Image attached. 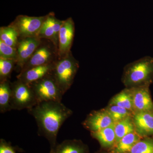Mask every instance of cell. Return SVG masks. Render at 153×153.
Here are the masks:
<instances>
[{
	"mask_svg": "<svg viewBox=\"0 0 153 153\" xmlns=\"http://www.w3.org/2000/svg\"><path fill=\"white\" fill-rule=\"evenodd\" d=\"M27 111L35 119L38 134L48 140L51 148L57 144L59 130L73 113L61 102L55 101L39 102Z\"/></svg>",
	"mask_w": 153,
	"mask_h": 153,
	"instance_id": "6da1fadb",
	"label": "cell"
},
{
	"mask_svg": "<svg viewBox=\"0 0 153 153\" xmlns=\"http://www.w3.org/2000/svg\"><path fill=\"white\" fill-rule=\"evenodd\" d=\"M122 81L128 88L149 86L153 82V57L146 56L128 64Z\"/></svg>",
	"mask_w": 153,
	"mask_h": 153,
	"instance_id": "7a4b0ae2",
	"label": "cell"
},
{
	"mask_svg": "<svg viewBox=\"0 0 153 153\" xmlns=\"http://www.w3.org/2000/svg\"><path fill=\"white\" fill-rule=\"evenodd\" d=\"M79 67L71 52L54 63L51 74L63 94L71 87Z\"/></svg>",
	"mask_w": 153,
	"mask_h": 153,
	"instance_id": "3957f363",
	"label": "cell"
},
{
	"mask_svg": "<svg viewBox=\"0 0 153 153\" xmlns=\"http://www.w3.org/2000/svg\"><path fill=\"white\" fill-rule=\"evenodd\" d=\"M30 85L38 103L44 101L61 102L64 95L51 73Z\"/></svg>",
	"mask_w": 153,
	"mask_h": 153,
	"instance_id": "277c9868",
	"label": "cell"
},
{
	"mask_svg": "<svg viewBox=\"0 0 153 153\" xmlns=\"http://www.w3.org/2000/svg\"><path fill=\"white\" fill-rule=\"evenodd\" d=\"M11 87L12 110H28L38 104L34 92L29 84L18 79L11 83Z\"/></svg>",
	"mask_w": 153,
	"mask_h": 153,
	"instance_id": "5b68a950",
	"label": "cell"
},
{
	"mask_svg": "<svg viewBox=\"0 0 153 153\" xmlns=\"http://www.w3.org/2000/svg\"><path fill=\"white\" fill-rule=\"evenodd\" d=\"M47 15L31 17L24 15L18 16L10 26L16 30L19 36L23 38L38 37Z\"/></svg>",
	"mask_w": 153,
	"mask_h": 153,
	"instance_id": "8992f818",
	"label": "cell"
},
{
	"mask_svg": "<svg viewBox=\"0 0 153 153\" xmlns=\"http://www.w3.org/2000/svg\"><path fill=\"white\" fill-rule=\"evenodd\" d=\"M75 26L73 19L68 18L63 22L59 34L58 54L60 58L65 57L71 52L74 40Z\"/></svg>",
	"mask_w": 153,
	"mask_h": 153,
	"instance_id": "52a82bcc",
	"label": "cell"
},
{
	"mask_svg": "<svg viewBox=\"0 0 153 153\" xmlns=\"http://www.w3.org/2000/svg\"><path fill=\"white\" fill-rule=\"evenodd\" d=\"M41 44V38L38 37L23 38L19 42L16 64L21 70Z\"/></svg>",
	"mask_w": 153,
	"mask_h": 153,
	"instance_id": "ba28073f",
	"label": "cell"
},
{
	"mask_svg": "<svg viewBox=\"0 0 153 153\" xmlns=\"http://www.w3.org/2000/svg\"><path fill=\"white\" fill-rule=\"evenodd\" d=\"M63 22L56 19L54 13H50L47 15L38 37L41 39L50 40L56 48H58L59 33Z\"/></svg>",
	"mask_w": 153,
	"mask_h": 153,
	"instance_id": "9c48e42d",
	"label": "cell"
},
{
	"mask_svg": "<svg viewBox=\"0 0 153 153\" xmlns=\"http://www.w3.org/2000/svg\"><path fill=\"white\" fill-rule=\"evenodd\" d=\"M132 97L134 113L141 111L153 112V102L149 86L130 88Z\"/></svg>",
	"mask_w": 153,
	"mask_h": 153,
	"instance_id": "30bf717a",
	"label": "cell"
},
{
	"mask_svg": "<svg viewBox=\"0 0 153 153\" xmlns=\"http://www.w3.org/2000/svg\"><path fill=\"white\" fill-rule=\"evenodd\" d=\"M114 123L105 108L91 112L82 123L84 128L91 132L98 131Z\"/></svg>",
	"mask_w": 153,
	"mask_h": 153,
	"instance_id": "8fae6325",
	"label": "cell"
},
{
	"mask_svg": "<svg viewBox=\"0 0 153 153\" xmlns=\"http://www.w3.org/2000/svg\"><path fill=\"white\" fill-rule=\"evenodd\" d=\"M132 117L135 131L142 138L153 136V112L134 113Z\"/></svg>",
	"mask_w": 153,
	"mask_h": 153,
	"instance_id": "7c38bea8",
	"label": "cell"
},
{
	"mask_svg": "<svg viewBox=\"0 0 153 153\" xmlns=\"http://www.w3.org/2000/svg\"><path fill=\"white\" fill-rule=\"evenodd\" d=\"M41 44L25 64L21 72L36 66L49 64L55 62L53 58L54 53L53 49L47 45L41 46Z\"/></svg>",
	"mask_w": 153,
	"mask_h": 153,
	"instance_id": "4fadbf2b",
	"label": "cell"
},
{
	"mask_svg": "<svg viewBox=\"0 0 153 153\" xmlns=\"http://www.w3.org/2000/svg\"><path fill=\"white\" fill-rule=\"evenodd\" d=\"M54 63L36 66L22 71L17 76V79L30 85L51 74Z\"/></svg>",
	"mask_w": 153,
	"mask_h": 153,
	"instance_id": "5bb4252c",
	"label": "cell"
},
{
	"mask_svg": "<svg viewBox=\"0 0 153 153\" xmlns=\"http://www.w3.org/2000/svg\"><path fill=\"white\" fill-rule=\"evenodd\" d=\"M87 147L80 140H65L51 148L49 153H87Z\"/></svg>",
	"mask_w": 153,
	"mask_h": 153,
	"instance_id": "9a60e30c",
	"label": "cell"
},
{
	"mask_svg": "<svg viewBox=\"0 0 153 153\" xmlns=\"http://www.w3.org/2000/svg\"><path fill=\"white\" fill-rule=\"evenodd\" d=\"M91 133V136L98 141L102 147L111 149L115 144L114 123L98 131Z\"/></svg>",
	"mask_w": 153,
	"mask_h": 153,
	"instance_id": "2e32d148",
	"label": "cell"
},
{
	"mask_svg": "<svg viewBox=\"0 0 153 153\" xmlns=\"http://www.w3.org/2000/svg\"><path fill=\"white\" fill-rule=\"evenodd\" d=\"M142 137L135 131L126 135L111 149L110 153H129L134 146Z\"/></svg>",
	"mask_w": 153,
	"mask_h": 153,
	"instance_id": "e0dca14e",
	"label": "cell"
},
{
	"mask_svg": "<svg viewBox=\"0 0 153 153\" xmlns=\"http://www.w3.org/2000/svg\"><path fill=\"white\" fill-rule=\"evenodd\" d=\"M109 105H115L123 108L134 113L131 91L126 88L114 96L109 102Z\"/></svg>",
	"mask_w": 153,
	"mask_h": 153,
	"instance_id": "ac0fdd59",
	"label": "cell"
},
{
	"mask_svg": "<svg viewBox=\"0 0 153 153\" xmlns=\"http://www.w3.org/2000/svg\"><path fill=\"white\" fill-rule=\"evenodd\" d=\"M12 91L11 84L8 80L0 83V112L5 113L12 110L11 99Z\"/></svg>",
	"mask_w": 153,
	"mask_h": 153,
	"instance_id": "d6986e66",
	"label": "cell"
},
{
	"mask_svg": "<svg viewBox=\"0 0 153 153\" xmlns=\"http://www.w3.org/2000/svg\"><path fill=\"white\" fill-rule=\"evenodd\" d=\"M132 116L114 123V131L116 135V143L123 137L135 131L133 122Z\"/></svg>",
	"mask_w": 153,
	"mask_h": 153,
	"instance_id": "ffe728a7",
	"label": "cell"
},
{
	"mask_svg": "<svg viewBox=\"0 0 153 153\" xmlns=\"http://www.w3.org/2000/svg\"><path fill=\"white\" fill-rule=\"evenodd\" d=\"M19 35L16 30L10 25L0 29V40L11 47L17 48Z\"/></svg>",
	"mask_w": 153,
	"mask_h": 153,
	"instance_id": "44dd1931",
	"label": "cell"
},
{
	"mask_svg": "<svg viewBox=\"0 0 153 153\" xmlns=\"http://www.w3.org/2000/svg\"><path fill=\"white\" fill-rule=\"evenodd\" d=\"M105 109L109 114L114 123L128 117L132 116L133 114L128 110L117 105H109Z\"/></svg>",
	"mask_w": 153,
	"mask_h": 153,
	"instance_id": "7402d4cb",
	"label": "cell"
},
{
	"mask_svg": "<svg viewBox=\"0 0 153 153\" xmlns=\"http://www.w3.org/2000/svg\"><path fill=\"white\" fill-rule=\"evenodd\" d=\"M129 153H153V138H142L135 144Z\"/></svg>",
	"mask_w": 153,
	"mask_h": 153,
	"instance_id": "603a6c76",
	"label": "cell"
},
{
	"mask_svg": "<svg viewBox=\"0 0 153 153\" xmlns=\"http://www.w3.org/2000/svg\"><path fill=\"white\" fill-rule=\"evenodd\" d=\"M16 61L13 60L0 58V79L1 82L8 80Z\"/></svg>",
	"mask_w": 153,
	"mask_h": 153,
	"instance_id": "cb8c5ba5",
	"label": "cell"
},
{
	"mask_svg": "<svg viewBox=\"0 0 153 153\" xmlns=\"http://www.w3.org/2000/svg\"><path fill=\"white\" fill-rule=\"evenodd\" d=\"M0 58L16 61L17 48L9 46L0 40Z\"/></svg>",
	"mask_w": 153,
	"mask_h": 153,
	"instance_id": "d4e9b609",
	"label": "cell"
},
{
	"mask_svg": "<svg viewBox=\"0 0 153 153\" xmlns=\"http://www.w3.org/2000/svg\"><path fill=\"white\" fill-rule=\"evenodd\" d=\"M0 153H16L13 147L5 140H0Z\"/></svg>",
	"mask_w": 153,
	"mask_h": 153,
	"instance_id": "484cf974",
	"label": "cell"
}]
</instances>
